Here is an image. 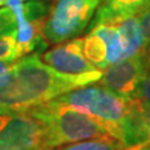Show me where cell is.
I'll use <instances>...</instances> for the list:
<instances>
[{
  "label": "cell",
  "mask_w": 150,
  "mask_h": 150,
  "mask_svg": "<svg viewBox=\"0 0 150 150\" xmlns=\"http://www.w3.org/2000/svg\"><path fill=\"white\" fill-rule=\"evenodd\" d=\"M100 76V70L60 73L46 65L38 53L24 55L0 76V114L28 111L74 89L96 83Z\"/></svg>",
  "instance_id": "6da1fadb"
},
{
  "label": "cell",
  "mask_w": 150,
  "mask_h": 150,
  "mask_svg": "<svg viewBox=\"0 0 150 150\" xmlns=\"http://www.w3.org/2000/svg\"><path fill=\"white\" fill-rule=\"evenodd\" d=\"M54 100L90 118L124 148L134 144L135 110L133 99H125L96 83L74 89Z\"/></svg>",
  "instance_id": "7a4b0ae2"
},
{
  "label": "cell",
  "mask_w": 150,
  "mask_h": 150,
  "mask_svg": "<svg viewBox=\"0 0 150 150\" xmlns=\"http://www.w3.org/2000/svg\"><path fill=\"white\" fill-rule=\"evenodd\" d=\"M28 111L45 125L46 150L81 140L110 137L90 118L55 100L44 103Z\"/></svg>",
  "instance_id": "3957f363"
},
{
  "label": "cell",
  "mask_w": 150,
  "mask_h": 150,
  "mask_svg": "<svg viewBox=\"0 0 150 150\" xmlns=\"http://www.w3.org/2000/svg\"><path fill=\"white\" fill-rule=\"evenodd\" d=\"M90 31L104 41L108 67L148 51L146 41L135 15L96 14Z\"/></svg>",
  "instance_id": "277c9868"
},
{
  "label": "cell",
  "mask_w": 150,
  "mask_h": 150,
  "mask_svg": "<svg viewBox=\"0 0 150 150\" xmlns=\"http://www.w3.org/2000/svg\"><path fill=\"white\" fill-rule=\"evenodd\" d=\"M101 3L103 0H53L45 18L44 40L60 44L81 35Z\"/></svg>",
  "instance_id": "5b68a950"
},
{
  "label": "cell",
  "mask_w": 150,
  "mask_h": 150,
  "mask_svg": "<svg viewBox=\"0 0 150 150\" xmlns=\"http://www.w3.org/2000/svg\"><path fill=\"white\" fill-rule=\"evenodd\" d=\"M46 129L29 111L0 114V150H46Z\"/></svg>",
  "instance_id": "8992f818"
},
{
  "label": "cell",
  "mask_w": 150,
  "mask_h": 150,
  "mask_svg": "<svg viewBox=\"0 0 150 150\" xmlns=\"http://www.w3.org/2000/svg\"><path fill=\"white\" fill-rule=\"evenodd\" d=\"M149 68L150 59L146 51L111 64L101 71V76L96 83L125 99H134L139 84Z\"/></svg>",
  "instance_id": "52a82bcc"
},
{
  "label": "cell",
  "mask_w": 150,
  "mask_h": 150,
  "mask_svg": "<svg viewBox=\"0 0 150 150\" xmlns=\"http://www.w3.org/2000/svg\"><path fill=\"white\" fill-rule=\"evenodd\" d=\"M43 62L65 74H83L95 71L94 65L86 59L83 51V38H74L49 49L40 56Z\"/></svg>",
  "instance_id": "ba28073f"
},
{
  "label": "cell",
  "mask_w": 150,
  "mask_h": 150,
  "mask_svg": "<svg viewBox=\"0 0 150 150\" xmlns=\"http://www.w3.org/2000/svg\"><path fill=\"white\" fill-rule=\"evenodd\" d=\"M135 142L123 150H150V105L134 98Z\"/></svg>",
  "instance_id": "9c48e42d"
},
{
  "label": "cell",
  "mask_w": 150,
  "mask_h": 150,
  "mask_svg": "<svg viewBox=\"0 0 150 150\" xmlns=\"http://www.w3.org/2000/svg\"><path fill=\"white\" fill-rule=\"evenodd\" d=\"M150 4V0H103L96 14L103 15H135Z\"/></svg>",
  "instance_id": "30bf717a"
},
{
  "label": "cell",
  "mask_w": 150,
  "mask_h": 150,
  "mask_svg": "<svg viewBox=\"0 0 150 150\" xmlns=\"http://www.w3.org/2000/svg\"><path fill=\"white\" fill-rule=\"evenodd\" d=\"M124 146L111 137L95 138L62 145L53 150H123Z\"/></svg>",
  "instance_id": "8fae6325"
},
{
  "label": "cell",
  "mask_w": 150,
  "mask_h": 150,
  "mask_svg": "<svg viewBox=\"0 0 150 150\" xmlns=\"http://www.w3.org/2000/svg\"><path fill=\"white\" fill-rule=\"evenodd\" d=\"M21 51L16 43V30L8 35L0 36V60L14 62L21 58Z\"/></svg>",
  "instance_id": "7c38bea8"
},
{
  "label": "cell",
  "mask_w": 150,
  "mask_h": 150,
  "mask_svg": "<svg viewBox=\"0 0 150 150\" xmlns=\"http://www.w3.org/2000/svg\"><path fill=\"white\" fill-rule=\"evenodd\" d=\"M16 30V19L10 8H0V36L8 35Z\"/></svg>",
  "instance_id": "4fadbf2b"
},
{
  "label": "cell",
  "mask_w": 150,
  "mask_h": 150,
  "mask_svg": "<svg viewBox=\"0 0 150 150\" xmlns=\"http://www.w3.org/2000/svg\"><path fill=\"white\" fill-rule=\"evenodd\" d=\"M135 18H137L139 25L142 28L145 41H146V45L149 48L150 46V4H148L145 8H143L142 10L135 14Z\"/></svg>",
  "instance_id": "5bb4252c"
},
{
  "label": "cell",
  "mask_w": 150,
  "mask_h": 150,
  "mask_svg": "<svg viewBox=\"0 0 150 150\" xmlns=\"http://www.w3.org/2000/svg\"><path fill=\"white\" fill-rule=\"evenodd\" d=\"M135 98L150 105V68L143 78V80L140 81L137 93H135Z\"/></svg>",
  "instance_id": "9a60e30c"
},
{
  "label": "cell",
  "mask_w": 150,
  "mask_h": 150,
  "mask_svg": "<svg viewBox=\"0 0 150 150\" xmlns=\"http://www.w3.org/2000/svg\"><path fill=\"white\" fill-rule=\"evenodd\" d=\"M14 62H15V60H14ZM14 62H1V60H0V76H3V75L10 69Z\"/></svg>",
  "instance_id": "2e32d148"
},
{
  "label": "cell",
  "mask_w": 150,
  "mask_h": 150,
  "mask_svg": "<svg viewBox=\"0 0 150 150\" xmlns=\"http://www.w3.org/2000/svg\"><path fill=\"white\" fill-rule=\"evenodd\" d=\"M28 1H43V0H8L6 4L4 6H14V5H18V4H23V3H28Z\"/></svg>",
  "instance_id": "e0dca14e"
},
{
  "label": "cell",
  "mask_w": 150,
  "mask_h": 150,
  "mask_svg": "<svg viewBox=\"0 0 150 150\" xmlns=\"http://www.w3.org/2000/svg\"><path fill=\"white\" fill-rule=\"evenodd\" d=\"M6 1L8 0H0V6H4L6 4Z\"/></svg>",
  "instance_id": "ac0fdd59"
},
{
  "label": "cell",
  "mask_w": 150,
  "mask_h": 150,
  "mask_svg": "<svg viewBox=\"0 0 150 150\" xmlns=\"http://www.w3.org/2000/svg\"><path fill=\"white\" fill-rule=\"evenodd\" d=\"M148 55H149V59H150V46L148 48Z\"/></svg>",
  "instance_id": "d6986e66"
}]
</instances>
